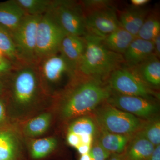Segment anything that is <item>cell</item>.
<instances>
[{
    "label": "cell",
    "mask_w": 160,
    "mask_h": 160,
    "mask_svg": "<svg viewBox=\"0 0 160 160\" xmlns=\"http://www.w3.org/2000/svg\"><path fill=\"white\" fill-rule=\"evenodd\" d=\"M112 93L106 80L78 73L52 98L51 106L60 123L89 115Z\"/></svg>",
    "instance_id": "1"
},
{
    "label": "cell",
    "mask_w": 160,
    "mask_h": 160,
    "mask_svg": "<svg viewBox=\"0 0 160 160\" xmlns=\"http://www.w3.org/2000/svg\"><path fill=\"white\" fill-rule=\"evenodd\" d=\"M8 115L12 124L21 123L34 116L38 109L52 105V99L42 87L36 65L15 67L3 78Z\"/></svg>",
    "instance_id": "2"
},
{
    "label": "cell",
    "mask_w": 160,
    "mask_h": 160,
    "mask_svg": "<svg viewBox=\"0 0 160 160\" xmlns=\"http://www.w3.org/2000/svg\"><path fill=\"white\" fill-rule=\"evenodd\" d=\"M83 37L86 49L77 68L78 73L106 80L112 72L125 65L123 55L106 48L101 38L89 33Z\"/></svg>",
    "instance_id": "3"
},
{
    "label": "cell",
    "mask_w": 160,
    "mask_h": 160,
    "mask_svg": "<svg viewBox=\"0 0 160 160\" xmlns=\"http://www.w3.org/2000/svg\"><path fill=\"white\" fill-rule=\"evenodd\" d=\"M36 66L42 87L52 99L77 73L76 69L60 52L40 60Z\"/></svg>",
    "instance_id": "4"
},
{
    "label": "cell",
    "mask_w": 160,
    "mask_h": 160,
    "mask_svg": "<svg viewBox=\"0 0 160 160\" xmlns=\"http://www.w3.org/2000/svg\"><path fill=\"white\" fill-rule=\"evenodd\" d=\"M81 3L87 33L102 38L121 27L117 9L112 1L86 0L81 1Z\"/></svg>",
    "instance_id": "5"
},
{
    "label": "cell",
    "mask_w": 160,
    "mask_h": 160,
    "mask_svg": "<svg viewBox=\"0 0 160 160\" xmlns=\"http://www.w3.org/2000/svg\"><path fill=\"white\" fill-rule=\"evenodd\" d=\"M89 115L94 119L99 129L120 134H135L144 121L106 102L98 106Z\"/></svg>",
    "instance_id": "6"
},
{
    "label": "cell",
    "mask_w": 160,
    "mask_h": 160,
    "mask_svg": "<svg viewBox=\"0 0 160 160\" xmlns=\"http://www.w3.org/2000/svg\"><path fill=\"white\" fill-rule=\"evenodd\" d=\"M48 11L66 35L83 37L87 34L86 18L81 2L53 0Z\"/></svg>",
    "instance_id": "7"
},
{
    "label": "cell",
    "mask_w": 160,
    "mask_h": 160,
    "mask_svg": "<svg viewBox=\"0 0 160 160\" xmlns=\"http://www.w3.org/2000/svg\"><path fill=\"white\" fill-rule=\"evenodd\" d=\"M106 82L112 92L118 94L150 100L159 98L157 92L148 86L133 68L125 65L112 72Z\"/></svg>",
    "instance_id": "8"
},
{
    "label": "cell",
    "mask_w": 160,
    "mask_h": 160,
    "mask_svg": "<svg viewBox=\"0 0 160 160\" xmlns=\"http://www.w3.org/2000/svg\"><path fill=\"white\" fill-rule=\"evenodd\" d=\"M66 35L49 11L42 16L37 31V64L40 60L59 52L60 45Z\"/></svg>",
    "instance_id": "9"
},
{
    "label": "cell",
    "mask_w": 160,
    "mask_h": 160,
    "mask_svg": "<svg viewBox=\"0 0 160 160\" xmlns=\"http://www.w3.org/2000/svg\"><path fill=\"white\" fill-rule=\"evenodd\" d=\"M42 16L26 15L17 29L11 33L23 64L36 65V37L38 24Z\"/></svg>",
    "instance_id": "10"
},
{
    "label": "cell",
    "mask_w": 160,
    "mask_h": 160,
    "mask_svg": "<svg viewBox=\"0 0 160 160\" xmlns=\"http://www.w3.org/2000/svg\"><path fill=\"white\" fill-rule=\"evenodd\" d=\"M155 101L140 97L124 95L112 92L106 102L118 109L142 119L147 120L155 117L158 112V108Z\"/></svg>",
    "instance_id": "11"
},
{
    "label": "cell",
    "mask_w": 160,
    "mask_h": 160,
    "mask_svg": "<svg viewBox=\"0 0 160 160\" xmlns=\"http://www.w3.org/2000/svg\"><path fill=\"white\" fill-rule=\"evenodd\" d=\"M67 126L66 139L68 145L77 150L84 146H92L99 129L91 116L75 119Z\"/></svg>",
    "instance_id": "12"
},
{
    "label": "cell",
    "mask_w": 160,
    "mask_h": 160,
    "mask_svg": "<svg viewBox=\"0 0 160 160\" xmlns=\"http://www.w3.org/2000/svg\"><path fill=\"white\" fill-rule=\"evenodd\" d=\"M154 54L152 42L136 38L123 55L125 65L129 67H134Z\"/></svg>",
    "instance_id": "13"
},
{
    "label": "cell",
    "mask_w": 160,
    "mask_h": 160,
    "mask_svg": "<svg viewBox=\"0 0 160 160\" xmlns=\"http://www.w3.org/2000/svg\"><path fill=\"white\" fill-rule=\"evenodd\" d=\"M51 111L39 113L21 123L20 132L27 138H35L45 134L49 130L53 119Z\"/></svg>",
    "instance_id": "14"
},
{
    "label": "cell",
    "mask_w": 160,
    "mask_h": 160,
    "mask_svg": "<svg viewBox=\"0 0 160 160\" xmlns=\"http://www.w3.org/2000/svg\"><path fill=\"white\" fill-rule=\"evenodd\" d=\"M150 10L146 7L131 6L120 12L118 16L121 26L136 37Z\"/></svg>",
    "instance_id": "15"
},
{
    "label": "cell",
    "mask_w": 160,
    "mask_h": 160,
    "mask_svg": "<svg viewBox=\"0 0 160 160\" xmlns=\"http://www.w3.org/2000/svg\"><path fill=\"white\" fill-rule=\"evenodd\" d=\"M26 16L16 0L0 2V26L10 34L17 29Z\"/></svg>",
    "instance_id": "16"
},
{
    "label": "cell",
    "mask_w": 160,
    "mask_h": 160,
    "mask_svg": "<svg viewBox=\"0 0 160 160\" xmlns=\"http://www.w3.org/2000/svg\"><path fill=\"white\" fill-rule=\"evenodd\" d=\"M86 46V41L83 37L66 35L61 42L59 52L77 69Z\"/></svg>",
    "instance_id": "17"
},
{
    "label": "cell",
    "mask_w": 160,
    "mask_h": 160,
    "mask_svg": "<svg viewBox=\"0 0 160 160\" xmlns=\"http://www.w3.org/2000/svg\"><path fill=\"white\" fill-rule=\"evenodd\" d=\"M20 142L12 128L0 129V160H18Z\"/></svg>",
    "instance_id": "18"
},
{
    "label": "cell",
    "mask_w": 160,
    "mask_h": 160,
    "mask_svg": "<svg viewBox=\"0 0 160 160\" xmlns=\"http://www.w3.org/2000/svg\"><path fill=\"white\" fill-rule=\"evenodd\" d=\"M134 135L117 134L99 129L96 138L101 146L111 154H122Z\"/></svg>",
    "instance_id": "19"
},
{
    "label": "cell",
    "mask_w": 160,
    "mask_h": 160,
    "mask_svg": "<svg viewBox=\"0 0 160 160\" xmlns=\"http://www.w3.org/2000/svg\"><path fill=\"white\" fill-rule=\"evenodd\" d=\"M155 147L145 138L136 133L122 153L123 160H146Z\"/></svg>",
    "instance_id": "20"
},
{
    "label": "cell",
    "mask_w": 160,
    "mask_h": 160,
    "mask_svg": "<svg viewBox=\"0 0 160 160\" xmlns=\"http://www.w3.org/2000/svg\"><path fill=\"white\" fill-rule=\"evenodd\" d=\"M152 88L154 89L160 85L159 58L154 54L138 66L131 67Z\"/></svg>",
    "instance_id": "21"
},
{
    "label": "cell",
    "mask_w": 160,
    "mask_h": 160,
    "mask_svg": "<svg viewBox=\"0 0 160 160\" xmlns=\"http://www.w3.org/2000/svg\"><path fill=\"white\" fill-rule=\"evenodd\" d=\"M136 38L121 26L110 34L101 38V41L107 49L123 55Z\"/></svg>",
    "instance_id": "22"
},
{
    "label": "cell",
    "mask_w": 160,
    "mask_h": 160,
    "mask_svg": "<svg viewBox=\"0 0 160 160\" xmlns=\"http://www.w3.org/2000/svg\"><path fill=\"white\" fill-rule=\"evenodd\" d=\"M29 139H30L29 145V154L33 160H39L46 157L58 146V141L54 137Z\"/></svg>",
    "instance_id": "23"
},
{
    "label": "cell",
    "mask_w": 160,
    "mask_h": 160,
    "mask_svg": "<svg viewBox=\"0 0 160 160\" xmlns=\"http://www.w3.org/2000/svg\"><path fill=\"white\" fill-rule=\"evenodd\" d=\"M0 52L13 63L16 67L23 64L19 56L11 34L0 26Z\"/></svg>",
    "instance_id": "24"
},
{
    "label": "cell",
    "mask_w": 160,
    "mask_h": 160,
    "mask_svg": "<svg viewBox=\"0 0 160 160\" xmlns=\"http://www.w3.org/2000/svg\"><path fill=\"white\" fill-rule=\"evenodd\" d=\"M159 34V17L158 13L150 12L140 28L136 38L152 42Z\"/></svg>",
    "instance_id": "25"
},
{
    "label": "cell",
    "mask_w": 160,
    "mask_h": 160,
    "mask_svg": "<svg viewBox=\"0 0 160 160\" xmlns=\"http://www.w3.org/2000/svg\"><path fill=\"white\" fill-rule=\"evenodd\" d=\"M153 144L155 146L160 144V120L158 117L144 120L142 125L137 132Z\"/></svg>",
    "instance_id": "26"
},
{
    "label": "cell",
    "mask_w": 160,
    "mask_h": 160,
    "mask_svg": "<svg viewBox=\"0 0 160 160\" xmlns=\"http://www.w3.org/2000/svg\"><path fill=\"white\" fill-rule=\"evenodd\" d=\"M26 15L42 16L50 8L52 0H16Z\"/></svg>",
    "instance_id": "27"
},
{
    "label": "cell",
    "mask_w": 160,
    "mask_h": 160,
    "mask_svg": "<svg viewBox=\"0 0 160 160\" xmlns=\"http://www.w3.org/2000/svg\"><path fill=\"white\" fill-rule=\"evenodd\" d=\"M89 154L92 160H107L111 154L101 146L96 138L93 142Z\"/></svg>",
    "instance_id": "28"
},
{
    "label": "cell",
    "mask_w": 160,
    "mask_h": 160,
    "mask_svg": "<svg viewBox=\"0 0 160 160\" xmlns=\"http://www.w3.org/2000/svg\"><path fill=\"white\" fill-rule=\"evenodd\" d=\"M7 110V101L5 94L0 97V129L12 128Z\"/></svg>",
    "instance_id": "29"
},
{
    "label": "cell",
    "mask_w": 160,
    "mask_h": 160,
    "mask_svg": "<svg viewBox=\"0 0 160 160\" xmlns=\"http://www.w3.org/2000/svg\"><path fill=\"white\" fill-rule=\"evenodd\" d=\"M15 67L11 61L0 55V78H3L8 75Z\"/></svg>",
    "instance_id": "30"
},
{
    "label": "cell",
    "mask_w": 160,
    "mask_h": 160,
    "mask_svg": "<svg viewBox=\"0 0 160 160\" xmlns=\"http://www.w3.org/2000/svg\"><path fill=\"white\" fill-rule=\"evenodd\" d=\"M154 47V54L159 58L160 56V34L158 35L152 41Z\"/></svg>",
    "instance_id": "31"
},
{
    "label": "cell",
    "mask_w": 160,
    "mask_h": 160,
    "mask_svg": "<svg viewBox=\"0 0 160 160\" xmlns=\"http://www.w3.org/2000/svg\"><path fill=\"white\" fill-rule=\"evenodd\" d=\"M146 160H160V145L155 147L151 155Z\"/></svg>",
    "instance_id": "32"
},
{
    "label": "cell",
    "mask_w": 160,
    "mask_h": 160,
    "mask_svg": "<svg viewBox=\"0 0 160 160\" xmlns=\"http://www.w3.org/2000/svg\"><path fill=\"white\" fill-rule=\"evenodd\" d=\"M150 2L149 0H131V6L135 7H145Z\"/></svg>",
    "instance_id": "33"
},
{
    "label": "cell",
    "mask_w": 160,
    "mask_h": 160,
    "mask_svg": "<svg viewBox=\"0 0 160 160\" xmlns=\"http://www.w3.org/2000/svg\"><path fill=\"white\" fill-rule=\"evenodd\" d=\"M6 91V86L4 80L0 78V97L5 94Z\"/></svg>",
    "instance_id": "34"
},
{
    "label": "cell",
    "mask_w": 160,
    "mask_h": 160,
    "mask_svg": "<svg viewBox=\"0 0 160 160\" xmlns=\"http://www.w3.org/2000/svg\"><path fill=\"white\" fill-rule=\"evenodd\" d=\"M79 160H92L89 153L87 154L82 155L80 156Z\"/></svg>",
    "instance_id": "35"
},
{
    "label": "cell",
    "mask_w": 160,
    "mask_h": 160,
    "mask_svg": "<svg viewBox=\"0 0 160 160\" xmlns=\"http://www.w3.org/2000/svg\"></svg>",
    "instance_id": "36"
}]
</instances>
